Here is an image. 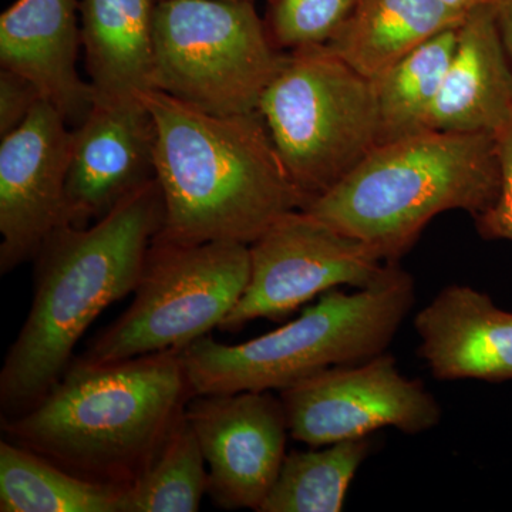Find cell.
Here are the masks:
<instances>
[{
    "mask_svg": "<svg viewBox=\"0 0 512 512\" xmlns=\"http://www.w3.org/2000/svg\"><path fill=\"white\" fill-rule=\"evenodd\" d=\"M43 101L39 89L25 77L2 69L0 72V137L22 126L37 104Z\"/></svg>",
    "mask_w": 512,
    "mask_h": 512,
    "instance_id": "cell-25",
    "label": "cell"
},
{
    "mask_svg": "<svg viewBox=\"0 0 512 512\" xmlns=\"http://www.w3.org/2000/svg\"><path fill=\"white\" fill-rule=\"evenodd\" d=\"M372 451L370 437L286 454L259 512H340L357 470Z\"/></svg>",
    "mask_w": 512,
    "mask_h": 512,
    "instance_id": "cell-21",
    "label": "cell"
},
{
    "mask_svg": "<svg viewBox=\"0 0 512 512\" xmlns=\"http://www.w3.org/2000/svg\"><path fill=\"white\" fill-rule=\"evenodd\" d=\"M268 2H269V0H268Z\"/></svg>",
    "mask_w": 512,
    "mask_h": 512,
    "instance_id": "cell-29",
    "label": "cell"
},
{
    "mask_svg": "<svg viewBox=\"0 0 512 512\" xmlns=\"http://www.w3.org/2000/svg\"><path fill=\"white\" fill-rule=\"evenodd\" d=\"M500 160V191L494 204L474 218L478 234L488 241L512 242V121L495 136Z\"/></svg>",
    "mask_w": 512,
    "mask_h": 512,
    "instance_id": "cell-24",
    "label": "cell"
},
{
    "mask_svg": "<svg viewBox=\"0 0 512 512\" xmlns=\"http://www.w3.org/2000/svg\"><path fill=\"white\" fill-rule=\"evenodd\" d=\"M512 121V63L490 5L471 10L424 128L497 136Z\"/></svg>",
    "mask_w": 512,
    "mask_h": 512,
    "instance_id": "cell-16",
    "label": "cell"
},
{
    "mask_svg": "<svg viewBox=\"0 0 512 512\" xmlns=\"http://www.w3.org/2000/svg\"><path fill=\"white\" fill-rule=\"evenodd\" d=\"M458 28L431 37L373 80L379 144L423 130L456 52Z\"/></svg>",
    "mask_w": 512,
    "mask_h": 512,
    "instance_id": "cell-20",
    "label": "cell"
},
{
    "mask_svg": "<svg viewBox=\"0 0 512 512\" xmlns=\"http://www.w3.org/2000/svg\"><path fill=\"white\" fill-rule=\"evenodd\" d=\"M288 52L251 0H158L154 90L205 113H258Z\"/></svg>",
    "mask_w": 512,
    "mask_h": 512,
    "instance_id": "cell-7",
    "label": "cell"
},
{
    "mask_svg": "<svg viewBox=\"0 0 512 512\" xmlns=\"http://www.w3.org/2000/svg\"><path fill=\"white\" fill-rule=\"evenodd\" d=\"M73 128L40 101L0 144V272L36 258L67 224L66 183Z\"/></svg>",
    "mask_w": 512,
    "mask_h": 512,
    "instance_id": "cell-12",
    "label": "cell"
},
{
    "mask_svg": "<svg viewBox=\"0 0 512 512\" xmlns=\"http://www.w3.org/2000/svg\"><path fill=\"white\" fill-rule=\"evenodd\" d=\"M158 0H80V28L94 101L154 90Z\"/></svg>",
    "mask_w": 512,
    "mask_h": 512,
    "instance_id": "cell-17",
    "label": "cell"
},
{
    "mask_svg": "<svg viewBox=\"0 0 512 512\" xmlns=\"http://www.w3.org/2000/svg\"><path fill=\"white\" fill-rule=\"evenodd\" d=\"M208 494V467L187 417L126 491L124 512H195Z\"/></svg>",
    "mask_w": 512,
    "mask_h": 512,
    "instance_id": "cell-22",
    "label": "cell"
},
{
    "mask_svg": "<svg viewBox=\"0 0 512 512\" xmlns=\"http://www.w3.org/2000/svg\"><path fill=\"white\" fill-rule=\"evenodd\" d=\"M258 111L306 205L379 144L373 83L320 47L288 52Z\"/></svg>",
    "mask_w": 512,
    "mask_h": 512,
    "instance_id": "cell-6",
    "label": "cell"
},
{
    "mask_svg": "<svg viewBox=\"0 0 512 512\" xmlns=\"http://www.w3.org/2000/svg\"><path fill=\"white\" fill-rule=\"evenodd\" d=\"M249 274V245L154 238L133 303L90 342L82 359L109 363L180 352L221 328L247 288Z\"/></svg>",
    "mask_w": 512,
    "mask_h": 512,
    "instance_id": "cell-8",
    "label": "cell"
},
{
    "mask_svg": "<svg viewBox=\"0 0 512 512\" xmlns=\"http://www.w3.org/2000/svg\"><path fill=\"white\" fill-rule=\"evenodd\" d=\"M447 8L454 10L461 16H467L471 10L480 8V6L488 5L491 0H441Z\"/></svg>",
    "mask_w": 512,
    "mask_h": 512,
    "instance_id": "cell-27",
    "label": "cell"
},
{
    "mask_svg": "<svg viewBox=\"0 0 512 512\" xmlns=\"http://www.w3.org/2000/svg\"><path fill=\"white\" fill-rule=\"evenodd\" d=\"M419 356L443 382L512 380V312L487 293L448 285L414 316Z\"/></svg>",
    "mask_w": 512,
    "mask_h": 512,
    "instance_id": "cell-15",
    "label": "cell"
},
{
    "mask_svg": "<svg viewBox=\"0 0 512 512\" xmlns=\"http://www.w3.org/2000/svg\"><path fill=\"white\" fill-rule=\"evenodd\" d=\"M141 99L156 121L160 241L251 245L282 215L305 208L259 111L215 116L158 90Z\"/></svg>",
    "mask_w": 512,
    "mask_h": 512,
    "instance_id": "cell-3",
    "label": "cell"
},
{
    "mask_svg": "<svg viewBox=\"0 0 512 512\" xmlns=\"http://www.w3.org/2000/svg\"><path fill=\"white\" fill-rule=\"evenodd\" d=\"M164 221L154 180L89 227L63 225L36 256L35 296L0 372L2 417L39 403L104 309L136 291Z\"/></svg>",
    "mask_w": 512,
    "mask_h": 512,
    "instance_id": "cell-1",
    "label": "cell"
},
{
    "mask_svg": "<svg viewBox=\"0 0 512 512\" xmlns=\"http://www.w3.org/2000/svg\"><path fill=\"white\" fill-rule=\"evenodd\" d=\"M185 417L208 467V495L222 510H261L286 457L289 426L271 392L194 396Z\"/></svg>",
    "mask_w": 512,
    "mask_h": 512,
    "instance_id": "cell-11",
    "label": "cell"
},
{
    "mask_svg": "<svg viewBox=\"0 0 512 512\" xmlns=\"http://www.w3.org/2000/svg\"><path fill=\"white\" fill-rule=\"evenodd\" d=\"M126 491L70 473L12 441H0L2 512H124Z\"/></svg>",
    "mask_w": 512,
    "mask_h": 512,
    "instance_id": "cell-19",
    "label": "cell"
},
{
    "mask_svg": "<svg viewBox=\"0 0 512 512\" xmlns=\"http://www.w3.org/2000/svg\"><path fill=\"white\" fill-rule=\"evenodd\" d=\"M156 144V121L141 96L94 101L86 120L73 128L67 224L89 227L157 180Z\"/></svg>",
    "mask_w": 512,
    "mask_h": 512,
    "instance_id": "cell-13",
    "label": "cell"
},
{
    "mask_svg": "<svg viewBox=\"0 0 512 512\" xmlns=\"http://www.w3.org/2000/svg\"><path fill=\"white\" fill-rule=\"evenodd\" d=\"M279 393L289 434L309 447L365 439L386 427L414 436L441 420L436 397L420 380L404 376L387 352L332 367Z\"/></svg>",
    "mask_w": 512,
    "mask_h": 512,
    "instance_id": "cell-10",
    "label": "cell"
},
{
    "mask_svg": "<svg viewBox=\"0 0 512 512\" xmlns=\"http://www.w3.org/2000/svg\"><path fill=\"white\" fill-rule=\"evenodd\" d=\"M488 5L493 10L498 32L512 63V0H491Z\"/></svg>",
    "mask_w": 512,
    "mask_h": 512,
    "instance_id": "cell-26",
    "label": "cell"
},
{
    "mask_svg": "<svg viewBox=\"0 0 512 512\" xmlns=\"http://www.w3.org/2000/svg\"><path fill=\"white\" fill-rule=\"evenodd\" d=\"M195 394L178 350L109 363L77 357L3 439L89 480L128 488L158 456Z\"/></svg>",
    "mask_w": 512,
    "mask_h": 512,
    "instance_id": "cell-2",
    "label": "cell"
},
{
    "mask_svg": "<svg viewBox=\"0 0 512 512\" xmlns=\"http://www.w3.org/2000/svg\"><path fill=\"white\" fill-rule=\"evenodd\" d=\"M80 0H16L0 16V64L35 84L69 126L94 106L92 84L77 72Z\"/></svg>",
    "mask_w": 512,
    "mask_h": 512,
    "instance_id": "cell-14",
    "label": "cell"
},
{
    "mask_svg": "<svg viewBox=\"0 0 512 512\" xmlns=\"http://www.w3.org/2000/svg\"><path fill=\"white\" fill-rule=\"evenodd\" d=\"M500 183L495 136L424 128L377 144L303 210L399 262L437 215L487 211Z\"/></svg>",
    "mask_w": 512,
    "mask_h": 512,
    "instance_id": "cell-4",
    "label": "cell"
},
{
    "mask_svg": "<svg viewBox=\"0 0 512 512\" xmlns=\"http://www.w3.org/2000/svg\"><path fill=\"white\" fill-rule=\"evenodd\" d=\"M416 302L413 276L393 262L375 284L323 293L292 322L224 345L210 335L180 350L195 396L272 392L336 366L382 355Z\"/></svg>",
    "mask_w": 512,
    "mask_h": 512,
    "instance_id": "cell-5",
    "label": "cell"
},
{
    "mask_svg": "<svg viewBox=\"0 0 512 512\" xmlns=\"http://www.w3.org/2000/svg\"><path fill=\"white\" fill-rule=\"evenodd\" d=\"M247 288L221 330L238 332L256 319L282 322L323 293L375 284L393 262L305 210L282 215L249 245Z\"/></svg>",
    "mask_w": 512,
    "mask_h": 512,
    "instance_id": "cell-9",
    "label": "cell"
},
{
    "mask_svg": "<svg viewBox=\"0 0 512 512\" xmlns=\"http://www.w3.org/2000/svg\"><path fill=\"white\" fill-rule=\"evenodd\" d=\"M464 18L441 0H359L320 49L373 82L431 37L460 26Z\"/></svg>",
    "mask_w": 512,
    "mask_h": 512,
    "instance_id": "cell-18",
    "label": "cell"
},
{
    "mask_svg": "<svg viewBox=\"0 0 512 512\" xmlns=\"http://www.w3.org/2000/svg\"><path fill=\"white\" fill-rule=\"evenodd\" d=\"M359 0H269L266 28L285 52L312 49L329 42Z\"/></svg>",
    "mask_w": 512,
    "mask_h": 512,
    "instance_id": "cell-23",
    "label": "cell"
},
{
    "mask_svg": "<svg viewBox=\"0 0 512 512\" xmlns=\"http://www.w3.org/2000/svg\"><path fill=\"white\" fill-rule=\"evenodd\" d=\"M251 2H255V0H251Z\"/></svg>",
    "mask_w": 512,
    "mask_h": 512,
    "instance_id": "cell-28",
    "label": "cell"
}]
</instances>
